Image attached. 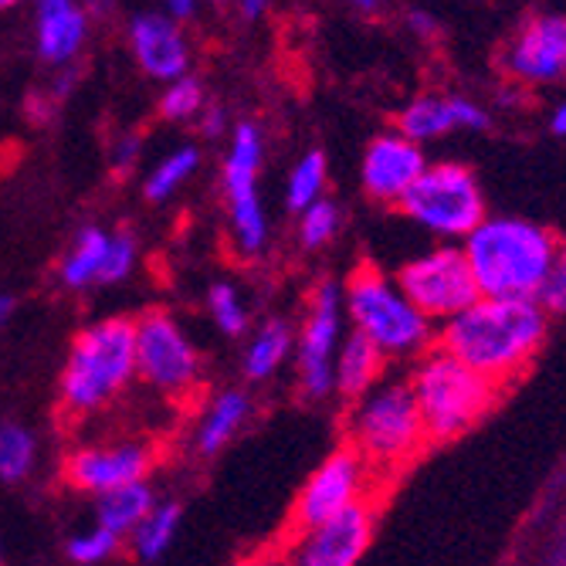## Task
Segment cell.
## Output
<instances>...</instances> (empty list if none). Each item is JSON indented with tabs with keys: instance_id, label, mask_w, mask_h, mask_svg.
Returning <instances> with one entry per match:
<instances>
[{
	"instance_id": "cell-5",
	"label": "cell",
	"mask_w": 566,
	"mask_h": 566,
	"mask_svg": "<svg viewBox=\"0 0 566 566\" xmlns=\"http://www.w3.org/2000/svg\"><path fill=\"white\" fill-rule=\"evenodd\" d=\"M339 285L349 333L364 336L384 359H418L434 346V323L418 313L384 269L364 262Z\"/></svg>"
},
{
	"instance_id": "cell-29",
	"label": "cell",
	"mask_w": 566,
	"mask_h": 566,
	"mask_svg": "<svg viewBox=\"0 0 566 566\" xmlns=\"http://www.w3.org/2000/svg\"><path fill=\"white\" fill-rule=\"evenodd\" d=\"M343 228V214H339V203L323 197L316 200L313 208L298 211V224H295V234H298V244L305 251H323L326 244L336 241Z\"/></svg>"
},
{
	"instance_id": "cell-33",
	"label": "cell",
	"mask_w": 566,
	"mask_h": 566,
	"mask_svg": "<svg viewBox=\"0 0 566 566\" xmlns=\"http://www.w3.org/2000/svg\"><path fill=\"white\" fill-rule=\"evenodd\" d=\"M139 262V244L129 231H113V244H109V259H106V272H102V285H119L133 275Z\"/></svg>"
},
{
	"instance_id": "cell-22",
	"label": "cell",
	"mask_w": 566,
	"mask_h": 566,
	"mask_svg": "<svg viewBox=\"0 0 566 566\" xmlns=\"http://www.w3.org/2000/svg\"><path fill=\"white\" fill-rule=\"evenodd\" d=\"M292 356H295V329L285 319H269L251 333L241 356V374L251 384L272 380Z\"/></svg>"
},
{
	"instance_id": "cell-10",
	"label": "cell",
	"mask_w": 566,
	"mask_h": 566,
	"mask_svg": "<svg viewBox=\"0 0 566 566\" xmlns=\"http://www.w3.org/2000/svg\"><path fill=\"white\" fill-rule=\"evenodd\" d=\"M394 282L400 285V292L415 302L418 313L438 326H444L448 319H454L458 313L479 298L472 269L461 254V244H434L415 259L400 262V269L394 272Z\"/></svg>"
},
{
	"instance_id": "cell-21",
	"label": "cell",
	"mask_w": 566,
	"mask_h": 566,
	"mask_svg": "<svg viewBox=\"0 0 566 566\" xmlns=\"http://www.w3.org/2000/svg\"><path fill=\"white\" fill-rule=\"evenodd\" d=\"M387 377V359L356 333H346L336 364H333V394L353 403L356 397H364L370 387H377Z\"/></svg>"
},
{
	"instance_id": "cell-9",
	"label": "cell",
	"mask_w": 566,
	"mask_h": 566,
	"mask_svg": "<svg viewBox=\"0 0 566 566\" xmlns=\"http://www.w3.org/2000/svg\"><path fill=\"white\" fill-rule=\"evenodd\" d=\"M265 164V136L254 123H238L231 129V143L224 153V203L228 224L241 259H259L269 248V214L262 203L259 177Z\"/></svg>"
},
{
	"instance_id": "cell-25",
	"label": "cell",
	"mask_w": 566,
	"mask_h": 566,
	"mask_svg": "<svg viewBox=\"0 0 566 566\" xmlns=\"http://www.w3.org/2000/svg\"><path fill=\"white\" fill-rule=\"evenodd\" d=\"M180 523H184V505L180 502H157L153 505L149 516L133 530L129 543H133V553L143 559V563H157L170 553L177 533H180Z\"/></svg>"
},
{
	"instance_id": "cell-7",
	"label": "cell",
	"mask_w": 566,
	"mask_h": 566,
	"mask_svg": "<svg viewBox=\"0 0 566 566\" xmlns=\"http://www.w3.org/2000/svg\"><path fill=\"white\" fill-rule=\"evenodd\" d=\"M397 211L431 238L454 244L465 241L489 218V203L472 167L458 160H438L428 164V170L407 190Z\"/></svg>"
},
{
	"instance_id": "cell-39",
	"label": "cell",
	"mask_w": 566,
	"mask_h": 566,
	"mask_svg": "<svg viewBox=\"0 0 566 566\" xmlns=\"http://www.w3.org/2000/svg\"><path fill=\"white\" fill-rule=\"evenodd\" d=\"M234 4H238V14L244 21H259V18H265L272 11L275 0H234Z\"/></svg>"
},
{
	"instance_id": "cell-41",
	"label": "cell",
	"mask_w": 566,
	"mask_h": 566,
	"mask_svg": "<svg viewBox=\"0 0 566 566\" xmlns=\"http://www.w3.org/2000/svg\"><path fill=\"white\" fill-rule=\"evenodd\" d=\"M346 4L359 14V18H377L384 11V0H346Z\"/></svg>"
},
{
	"instance_id": "cell-30",
	"label": "cell",
	"mask_w": 566,
	"mask_h": 566,
	"mask_svg": "<svg viewBox=\"0 0 566 566\" xmlns=\"http://www.w3.org/2000/svg\"><path fill=\"white\" fill-rule=\"evenodd\" d=\"M208 316L218 326V333L224 336H244L251 326V313H248V302L244 295L231 285V282H214L208 289Z\"/></svg>"
},
{
	"instance_id": "cell-48",
	"label": "cell",
	"mask_w": 566,
	"mask_h": 566,
	"mask_svg": "<svg viewBox=\"0 0 566 566\" xmlns=\"http://www.w3.org/2000/svg\"><path fill=\"white\" fill-rule=\"evenodd\" d=\"M559 566H566V556H563V563H559Z\"/></svg>"
},
{
	"instance_id": "cell-16",
	"label": "cell",
	"mask_w": 566,
	"mask_h": 566,
	"mask_svg": "<svg viewBox=\"0 0 566 566\" xmlns=\"http://www.w3.org/2000/svg\"><path fill=\"white\" fill-rule=\"evenodd\" d=\"M428 164L431 160H428L424 146L410 143L397 129H387L367 143L364 160H359V184H364V193L374 203L400 208V200L421 180Z\"/></svg>"
},
{
	"instance_id": "cell-20",
	"label": "cell",
	"mask_w": 566,
	"mask_h": 566,
	"mask_svg": "<svg viewBox=\"0 0 566 566\" xmlns=\"http://www.w3.org/2000/svg\"><path fill=\"white\" fill-rule=\"evenodd\" d=\"M254 400L248 390H221L218 397L208 400V407L200 410L197 428H193V451L200 458H214L218 451H224L251 421Z\"/></svg>"
},
{
	"instance_id": "cell-24",
	"label": "cell",
	"mask_w": 566,
	"mask_h": 566,
	"mask_svg": "<svg viewBox=\"0 0 566 566\" xmlns=\"http://www.w3.org/2000/svg\"><path fill=\"white\" fill-rule=\"evenodd\" d=\"M157 492L149 482H133L123 489H113L106 495L95 499V526L109 530L119 539H129L133 530L149 516L153 505H157Z\"/></svg>"
},
{
	"instance_id": "cell-45",
	"label": "cell",
	"mask_w": 566,
	"mask_h": 566,
	"mask_svg": "<svg viewBox=\"0 0 566 566\" xmlns=\"http://www.w3.org/2000/svg\"><path fill=\"white\" fill-rule=\"evenodd\" d=\"M200 4H224V0H200Z\"/></svg>"
},
{
	"instance_id": "cell-18",
	"label": "cell",
	"mask_w": 566,
	"mask_h": 566,
	"mask_svg": "<svg viewBox=\"0 0 566 566\" xmlns=\"http://www.w3.org/2000/svg\"><path fill=\"white\" fill-rule=\"evenodd\" d=\"M492 126V116L469 95H441L428 92L410 98L397 116V133L407 136L410 143H434L451 133H482Z\"/></svg>"
},
{
	"instance_id": "cell-4",
	"label": "cell",
	"mask_w": 566,
	"mask_h": 566,
	"mask_svg": "<svg viewBox=\"0 0 566 566\" xmlns=\"http://www.w3.org/2000/svg\"><path fill=\"white\" fill-rule=\"evenodd\" d=\"M346 444L384 482L403 472L428 448L418 400L403 377H384L346 410Z\"/></svg>"
},
{
	"instance_id": "cell-23",
	"label": "cell",
	"mask_w": 566,
	"mask_h": 566,
	"mask_svg": "<svg viewBox=\"0 0 566 566\" xmlns=\"http://www.w3.org/2000/svg\"><path fill=\"white\" fill-rule=\"evenodd\" d=\"M109 244H113V231L88 224L75 234L72 248L65 251V259L59 265V279L65 289L82 292L92 285H102V272H106V259H109Z\"/></svg>"
},
{
	"instance_id": "cell-34",
	"label": "cell",
	"mask_w": 566,
	"mask_h": 566,
	"mask_svg": "<svg viewBox=\"0 0 566 566\" xmlns=\"http://www.w3.org/2000/svg\"><path fill=\"white\" fill-rule=\"evenodd\" d=\"M536 302L546 308V316H566V244H559V254H556V262L536 295Z\"/></svg>"
},
{
	"instance_id": "cell-37",
	"label": "cell",
	"mask_w": 566,
	"mask_h": 566,
	"mask_svg": "<svg viewBox=\"0 0 566 566\" xmlns=\"http://www.w3.org/2000/svg\"><path fill=\"white\" fill-rule=\"evenodd\" d=\"M407 28L415 31L418 38H434L438 34V18L421 11V8H415V11H407Z\"/></svg>"
},
{
	"instance_id": "cell-6",
	"label": "cell",
	"mask_w": 566,
	"mask_h": 566,
	"mask_svg": "<svg viewBox=\"0 0 566 566\" xmlns=\"http://www.w3.org/2000/svg\"><path fill=\"white\" fill-rule=\"evenodd\" d=\"M407 384L418 400L428 444L469 434L479 421L492 415L499 397L505 394L499 384L475 374L472 367H465L461 359H454L438 346H431L424 356L415 359Z\"/></svg>"
},
{
	"instance_id": "cell-28",
	"label": "cell",
	"mask_w": 566,
	"mask_h": 566,
	"mask_svg": "<svg viewBox=\"0 0 566 566\" xmlns=\"http://www.w3.org/2000/svg\"><path fill=\"white\" fill-rule=\"evenodd\" d=\"M38 465V438L24 424H0V482L18 485Z\"/></svg>"
},
{
	"instance_id": "cell-19",
	"label": "cell",
	"mask_w": 566,
	"mask_h": 566,
	"mask_svg": "<svg viewBox=\"0 0 566 566\" xmlns=\"http://www.w3.org/2000/svg\"><path fill=\"white\" fill-rule=\"evenodd\" d=\"M88 41V11L78 0H34V48L51 69H72Z\"/></svg>"
},
{
	"instance_id": "cell-26",
	"label": "cell",
	"mask_w": 566,
	"mask_h": 566,
	"mask_svg": "<svg viewBox=\"0 0 566 566\" xmlns=\"http://www.w3.org/2000/svg\"><path fill=\"white\" fill-rule=\"evenodd\" d=\"M329 187V160L323 149H308L305 157L292 167L289 180H285V208L292 214L313 208L316 200L326 197Z\"/></svg>"
},
{
	"instance_id": "cell-36",
	"label": "cell",
	"mask_w": 566,
	"mask_h": 566,
	"mask_svg": "<svg viewBox=\"0 0 566 566\" xmlns=\"http://www.w3.org/2000/svg\"><path fill=\"white\" fill-rule=\"evenodd\" d=\"M197 119H200V133H203V136H221V133L228 129V116H224V109H218V106H203Z\"/></svg>"
},
{
	"instance_id": "cell-47",
	"label": "cell",
	"mask_w": 566,
	"mask_h": 566,
	"mask_svg": "<svg viewBox=\"0 0 566 566\" xmlns=\"http://www.w3.org/2000/svg\"><path fill=\"white\" fill-rule=\"evenodd\" d=\"M241 566H265V563H241Z\"/></svg>"
},
{
	"instance_id": "cell-2",
	"label": "cell",
	"mask_w": 566,
	"mask_h": 566,
	"mask_svg": "<svg viewBox=\"0 0 566 566\" xmlns=\"http://www.w3.org/2000/svg\"><path fill=\"white\" fill-rule=\"evenodd\" d=\"M461 254L485 298H536L556 254L559 238L520 214H489L465 241Z\"/></svg>"
},
{
	"instance_id": "cell-40",
	"label": "cell",
	"mask_w": 566,
	"mask_h": 566,
	"mask_svg": "<svg viewBox=\"0 0 566 566\" xmlns=\"http://www.w3.org/2000/svg\"><path fill=\"white\" fill-rule=\"evenodd\" d=\"M549 133L559 136V139H566V98L556 102L553 113H549Z\"/></svg>"
},
{
	"instance_id": "cell-27",
	"label": "cell",
	"mask_w": 566,
	"mask_h": 566,
	"mask_svg": "<svg viewBox=\"0 0 566 566\" xmlns=\"http://www.w3.org/2000/svg\"><path fill=\"white\" fill-rule=\"evenodd\" d=\"M197 167H200V149L197 146H177V149H170L167 157L146 174V184H143L146 200H153V203L170 200L197 174Z\"/></svg>"
},
{
	"instance_id": "cell-46",
	"label": "cell",
	"mask_w": 566,
	"mask_h": 566,
	"mask_svg": "<svg viewBox=\"0 0 566 566\" xmlns=\"http://www.w3.org/2000/svg\"><path fill=\"white\" fill-rule=\"evenodd\" d=\"M0 566H4V543H0Z\"/></svg>"
},
{
	"instance_id": "cell-38",
	"label": "cell",
	"mask_w": 566,
	"mask_h": 566,
	"mask_svg": "<svg viewBox=\"0 0 566 566\" xmlns=\"http://www.w3.org/2000/svg\"><path fill=\"white\" fill-rule=\"evenodd\" d=\"M197 4L200 0H164V14L180 24V21H190L197 14Z\"/></svg>"
},
{
	"instance_id": "cell-11",
	"label": "cell",
	"mask_w": 566,
	"mask_h": 566,
	"mask_svg": "<svg viewBox=\"0 0 566 566\" xmlns=\"http://www.w3.org/2000/svg\"><path fill=\"white\" fill-rule=\"evenodd\" d=\"M346 333L349 326L343 313V285L336 279L316 282V289L305 298L302 326L295 333V377L302 397H333V364Z\"/></svg>"
},
{
	"instance_id": "cell-35",
	"label": "cell",
	"mask_w": 566,
	"mask_h": 566,
	"mask_svg": "<svg viewBox=\"0 0 566 566\" xmlns=\"http://www.w3.org/2000/svg\"><path fill=\"white\" fill-rule=\"evenodd\" d=\"M139 149H143L139 136H119L116 139V146H113V167H116V174H126L139 160Z\"/></svg>"
},
{
	"instance_id": "cell-12",
	"label": "cell",
	"mask_w": 566,
	"mask_h": 566,
	"mask_svg": "<svg viewBox=\"0 0 566 566\" xmlns=\"http://www.w3.org/2000/svg\"><path fill=\"white\" fill-rule=\"evenodd\" d=\"M377 536V499L356 502L339 516L308 526L289 530L269 566H359Z\"/></svg>"
},
{
	"instance_id": "cell-8",
	"label": "cell",
	"mask_w": 566,
	"mask_h": 566,
	"mask_svg": "<svg viewBox=\"0 0 566 566\" xmlns=\"http://www.w3.org/2000/svg\"><path fill=\"white\" fill-rule=\"evenodd\" d=\"M136 380L167 400H187L203 380V359L170 308H146L133 319Z\"/></svg>"
},
{
	"instance_id": "cell-42",
	"label": "cell",
	"mask_w": 566,
	"mask_h": 566,
	"mask_svg": "<svg viewBox=\"0 0 566 566\" xmlns=\"http://www.w3.org/2000/svg\"><path fill=\"white\" fill-rule=\"evenodd\" d=\"M116 4H119V0H82V8L88 14H95V18H109L116 11Z\"/></svg>"
},
{
	"instance_id": "cell-1",
	"label": "cell",
	"mask_w": 566,
	"mask_h": 566,
	"mask_svg": "<svg viewBox=\"0 0 566 566\" xmlns=\"http://www.w3.org/2000/svg\"><path fill=\"white\" fill-rule=\"evenodd\" d=\"M549 336V316L536 298H485L479 295L434 333V346L461 359L502 390L516 384Z\"/></svg>"
},
{
	"instance_id": "cell-43",
	"label": "cell",
	"mask_w": 566,
	"mask_h": 566,
	"mask_svg": "<svg viewBox=\"0 0 566 566\" xmlns=\"http://www.w3.org/2000/svg\"><path fill=\"white\" fill-rule=\"evenodd\" d=\"M18 313V298L8 295V292H0V326H8Z\"/></svg>"
},
{
	"instance_id": "cell-44",
	"label": "cell",
	"mask_w": 566,
	"mask_h": 566,
	"mask_svg": "<svg viewBox=\"0 0 566 566\" xmlns=\"http://www.w3.org/2000/svg\"><path fill=\"white\" fill-rule=\"evenodd\" d=\"M21 0H0V11H11V8H18Z\"/></svg>"
},
{
	"instance_id": "cell-15",
	"label": "cell",
	"mask_w": 566,
	"mask_h": 566,
	"mask_svg": "<svg viewBox=\"0 0 566 566\" xmlns=\"http://www.w3.org/2000/svg\"><path fill=\"white\" fill-rule=\"evenodd\" d=\"M502 69L520 85H553L566 75V14L526 18L502 48Z\"/></svg>"
},
{
	"instance_id": "cell-3",
	"label": "cell",
	"mask_w": 566,
	"mask_h": 566,
	"mask_svg": "<svg viewBox=\"0 0 566 566\" xmlns=\"http://www.w3.org/2000/svg\"><path fill=\"white\" fill-rule=\"evenodd\" d=\"M136 380L133 319L109 316L75 333L59 377V400L69 418L109 410Z\"/></svg>"
},
{
	"instance_id": "cell-31",
	"label": "cell",
	"mask_w": 566,
	"mask_h": 566,
	"mask_svg": "<svg viewBox=\"0 0 566 566\" xmlns=\"http://www.w3.org/2000/svg\"><path fill=\"white\" fill-rule=\"evenodd\" d=\"M203 106H208V102H203V85L193 75H184V78L170 82L164 88V95H160V116L167 123H190V119L200 116Z\"/></svg>"
},
{
	"instance_id": "cell-17",
	"label": "cell",
	"mask_w": 566,
	"mask_h": 566,
	"mask_svg": "<svg viewBox=\"0 0 566 566\" xmlns=\"http://www.w3.org/2000/svg\"><path fill=\"white\" fill-rule=\"evenodd\" d=\"M126 41L133 51V62L146 78L157 82H177L190 75V44L184 28L167 18L164 11H143L129 18Z\"/></svg>"
},
{
	"instance_id": "cell-14",
	"label": "cell",
	"mask_w": 566,
	"mask_h": 566,
	"mask_svg": "<svg viewBox=\"0 0 566 566\" xmlns=\"http://www.w3.org/2000/svg\"><path fill=\"white\" fill-rule=\"evenodd\" d=\"M157 448L139 438H119V441H92L78 444L65 454L62 475L65 485L82 495H106L113 489L149 482L153 469H157Z\"/></svg>"
},
{
	"instance_id": "cell-32",
	"label": "cell",
	"mask_w": 566,
	"mask_h": 566,
	"mask_svg": "<svg viewBox=\"0 0 566 566\" xmlns=\"http://www.w3.org/2000/svg\"><path fill=\"white\" fill-rule=\"evenodd\" d=\"M123 539L113 536L109 530H102V526H92L85 533H75L69 543H65V553L75 566H98V563H106L119 553Z\"/></svg>"
},
{
	"instance_id": "cell-13",
	"label": "cell",
	"mask_w": 566,
	"mask_h": 566,
	"mask_svg": "<svg viewBox=\"0 0 566 566\" xmlns=\"http://www.w3.org/2000/svg\"><path fill=\"white\" fill-rule=\"evenodd\" d=\"M377 485H380V479L374 475V469L349 444H343L333 454H326L316 465V472L298 489V495L292 502L289 530L319 526L356 502L377 499Z\"/></svg>"
}]
</instances>
